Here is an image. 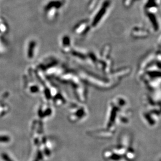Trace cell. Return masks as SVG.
<instances>
[{"label":"cell","instance_id":"6da1fadb","mask_svg":"<svg viewBox=\"0 0 161 161\" xmlns=\"http://www.w3.org/2000/svg\"><path fill=\"white\" fill-rule=\"evenodd\" d=\"M0 140H3V141L4 140V141H7V140H8L7 138H0Z\"/></svg>","mask_w":161,"mask_h":161}]
</instances>
